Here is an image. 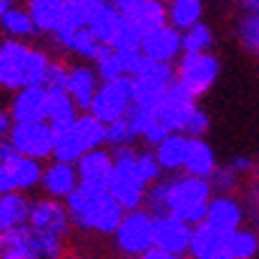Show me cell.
I'll return each mask as SVG.
<instances>
[{"instance_id": "48", "label": "cell", "mask_w": 259, "mask_h": 259, "mask_svg": "<svg viewBox=\"0 0 259 259\" xmlns=\"http://www.w3.org/2000/svg\"><path fill=\"white\" fill-rule=\"evenodd\" d=\"M208 259H232L229 254H227V250H220V252H215V254H210Z\"/></svg>"}, {"instance_id": "37", "label": "cell", "mask_w": 259, "mask_h": 259, "mask_svg": "<svg viewBox=\"0 0 259 259\" xmlns=\"http://www.w3.org/2000/svg\"><path fill=\"white\" fill-rule=\"evenodd\" d=\"M210 188L220 190V192H227L236 185V171L232 167H222V169H215V174L210 176Z\"/></svg>"}, {"instance_id": "6", "label": "cell", "mask_w": 259, "mask_h": 259, "mask_svg": "<svg viewBox=\"0 0 259 259\" xmlns=\"http://www.w3.org/2000/svg\"><path fill=\"white\" fill-rule=\"evenodd\" d=\"M113 243L123 257L139 259L155 245V215L148 208L125 213L120 227L113 234Z\"/></svg>"}, {"instance_id": "38", "label": "cell", "mask_w": 259, "mask_h": 259, "mask_svg": "<svg viewBox=\"0 0 259 259\" xmlns=\"http://www.w3.org/2000/svg\"><path fill=\"white\" fill-rule=\"evenodd\" d=\"M67 70H70V63L56 58L51 70H49V79H47V88H65L67 83Z\"/></svg>"}, {"instance_id": "21", "label": "cell", "mask_w": 259, "mask_h": 259, "mask_svg": "<svg viewBox=\"0 0 259 259\" xmlns=\"http://www.w3.org/2000/svg\"><path fill=\"white\" fill-rule=\"evenodd\" d=\"M215 169L218 167H215L213 148H210L201 137H188V153H185L183 171L188 174V176L208 181V178L215 174Z\"/></svg>"}, {"instance_id": "8", "label": "cell", "mask_w": 259, "mask_h": 259, "mask_svg": "<svg viewBox=\"0 0 259 259\" xmlns=\"http://www.w3.org/2000/svg\"><path fill=\"white\" fill-rule=\"evenodd\" d=\"M132 109V79L120 76L116 81H102L93 97L88 113L100 123L111 125L116 120L125 118Z\"/></svg>"}, {"instance_id": "20", "label": "cell", "mask_w": 259, "mask_h": 259, "mask_svg": "<svg viewBox=\"0 0 259 259\" xmlns=\"http://www.w3.org/2000/svg\"><path fill=\"white\" fill-rule=\"evenodd\" d=\"M192 227L171 215L155 218V248L169 252L171 257H183L190 250Z\"/></svg>"}, {"instance_id": "9", "label": "cell", "mask_w": 259, "mask_h": 259, "mask_svg": "<svg viewBox=\"0 0 259 259\" xmlns=\"http://www.w3.org/2000/svg\"><path fill=\"white\" fill-rule=\"evenodd\" d=\"M220 63L213 54H183L174 70V83L188 91L192 97H199L218 79Z\"/></svg>"}, {"instance_id": "26", "label": "cell", "mask_w": 259, "mask_h": 259, "mask_svg": "<svg viewBox=\"0 0 259 259\" xmlns=\"http://www.w3.org/2000/svg\"><path fill=\"white\" fill-rule=\"evenodd\" d=\"M123 19L130 23V26L137 28V32L141 35V39H144V35H148V32H153V30H157V28H162V26H167L169 23L167 5H164L162 0H151V3H146L144 7H139L137 12L123 16Z\"/></svg>"}, {"instance_id": "35", "label": "cell", "mask_w": 259, "mask_h": 259, "mask_svg": "<svg viewBox=\"0 0 259 259\" xmlns=\"http://www.w3.org/2000/svg\"><path fill=\"white\" fill-rule=\"evenodd\" d=\"M137 167H139V174H141V178L146 181L148 188L160 181L162 167H160V162H157V157H155L153 151H139L137 153Z\"/></svg>"}, {"instance_id": "5", "label": "cell", "mask_w": 259, "mask_h": 259, "mask_svg": "<svg viewBox=\"0 0 259 259\" xmlns=\"http://www.w3.org/2000/svg\"><path fill=\"white\" fill-rule=\"evenodd\" d=\"M113 153V176L109 183V194L123 206L125 213L137 210L144 206L148 185L141 178L139 167H137V148H118Z\"/></svg>"}, {"instance_id": "49", "label": "cell", "mask_w": 259, "mask_h": 259, "mask_svg": "<svg viewBox=\"0 0 259 259\" xmlns=\"http://www.w3.org/2000/svg\"><path fill=\"white\" fill-rule=\"evenodd\" d=\"M178 259H183V257H178Z\"/></svg>"}, {"instance_id": "13", "label": "cell", "mask_w": 259, "mask_h": 259, "mask_svg": "<svg viewBox=\"0 0 259 259\" xmlns=\"http://www.w3.org/2000/svg\"><path fill=\"white\" fill-rule=\"evenodd\" d=\"M49 91L47 86H30L23 91L12 93L7 111L12 123H42L47 120Z\"/></svg>"}, {"instance_id": "44", "label": "cell", "mask_w": 259, "mask_h": 259, "mask_svg": "<svg viewBox=\"0 0 259 259\" xmlns=\"http://www.w3.org/2000/svg\"><path fill=\"white\" fill-rule=\"evenodd\" d=\"M16 5H19V0H0V19H3L10 10H14Z\"/></svg>"}, {"instance_id": "34", "label": "cell", "mask_w": 259, "mask_h": 259, "mask_svg": "<svg viewBox=\"0 0 259 259\" xmlns=\"http://www.w3.org/2000/svg\"><path fill=\"white\" fill-rule=\"evenodd\" d=\"M93 67H95L97 76L102 81H116L120 79L123 74V67H120V60H118V54L113 51V49H104L102 56L93 63Z\"/></svg>"}, {"instance_id": "31", "label": "cell", "mask_w": 259, "mask_h": 259, "mask_svg": "<svg viewBox=\"0 0 259 259\" xmlns=\"http://www.w3.org/2000/svg\"><path fill=\"white\" fill-rule=\"evenodd\" d=\"M225 250L232 259H254L259 252V238L248 229H236L234 234H229Z\"/></svg>"}, {"instance_id": "43", "label": "cell", "mask_w": 259, "mask_h": 259, "mask_svg": "<svg viewBox=\"0 0 259 259\" xmlns=\"http://www.w3.org/2000/svg\"><path fill=\"white\" fill-rule=\"evenodd\" d=\"M139 259H178V257H171L169 252H164V250H160V248H155V245H153V248L148 250V252L141 254Z\"/></svg>"}, {"instance_id": "24", "label": "cell", "mask_w": 259, "mask_h": 259, "mask_svg": "<svg viewBox=\"0 0 259 259\" xmlns=\"http://www.w3.org/2000/svg\"><path fill=\"white\" fill-rule=\"evenodd\" d=\"M227 238H229V234H222L215 227H210L208 222H201V225L192 227V241H190L188 254L192 259H208L210 254L225 250Z\"/></svg>"}, {"instance_id": "17", "label": "cell", "mask_w": 259, "mask_h": 259, "mask_svg": "<svg viewBox=\"0 0 259 259\" xmlns=\"http://www.w3.org/2000/svg\"><path fill=\"white\" fill-rule=\"evenodd\" d=\"M102 79L97 76L95 67L91 63H70V70H67V83H65V91L72 97V102L76 104L81 113L88 111L93 97H95L97 88H100Z\"/></svg>"}, {"instance_id": "2", "label": "cell", "mask_w": 259, "mask_h": 259, "mask_svg": "<svg viewBox=\"0 0 259 259\" xmlns=\"http://www.w3.org/2000/svg\"><path fill=\"white\" fill-rule=\"evenodd\" d=\"M54 58L47 49L19 39H0V91L47 86Z\"/></svg>"}, {"instance_id": "10", "label": "cell", "mask_w": 259, "mask_h": 259, "mask_svg": "<svg viewBox=\"0 0 259 259\" xmlns=\"http://www.w3.org/2000/svg\"><path fill=\"white\" fill-rule=\"evenodd\" d=\"M28 227L35 229L37 234H42V236L60 238V241H70L72 229H74L65 201L49 199V197H44V194L30 201Z\"/></svg>"}, {"instance_id": "7", "label": "cell", "mask_w": 259, "mask_h": 259, "mask_svg": "<svg viewBox=\"0 0 259 259\" xmlns=\"http://www.w3.org/2000/svg\"><path fill=\"white\" fill-rule=\"evenodd\" d=\"M14 151L23 157L37 162L54 160V148H56V130L42 120V123H12L10 135L5 137Z\"/></svg>"}, {"instance_id": "3", "label": "cell", "mask_w": 259, "mask_h": 259, "mask_svg": "<svg viewBox=\"0 0 259 259\" xmlns=\"http://www.w3.org/2000/svg\"><path fill=\"white\" fill-rule=\"evenodd\" d=\"M65 206L70 213L72 227L86 234L113 236L125 218L123 206L109 194V190L79 188L65 201Z\"/></svg>"}, {"instance_id": "12", "label": "cell", "mask_w": 259, "mask_h": 259, "mask_svg": "<svg viewBox=\"0 0 259 259\" xmlns=\"http://www.w3.org/2000/svg\"><path fill=\"white\" fill-rule=\"evenodd\" d=\"M83 10V26L95 35L97 42L111 49L113 39L123 26V16L109 5V0H79Z\"/></svg>"}, {"instance_id": "30", "label": "cell", "mask_w": 259, "mask_h": 259, "mask_svg": "<svg viewBox=\"0 0 259 259\" xmlns=\"http://www.w3.org/2000/svg\"><path fill=\"white\" fill-rule=\"evenodd\" d=\"M201 16V0H169L167 5V19L169 26H174L176 30L185 32L192 26L199 23Z\"/></svg>"}, {"instance_id": "42", "label": "cell", "mask_w": 259, "mask_h": 259, "mask_svg": "<svg viewBox=\"0 0 259 259\" xmlns=\"http://www.w3.org/2000/svg\"><path fill=\"white\" fill-rule=\"evenodd\" d=\"M10 130H12L10 111H7V107H3V104H0V139H5V137L10 135Z\"/></svg>"}, {"instance_id": "28", "label": "cell", "mask_w": 259, "mask_h": 259, "mask_svg": "<svg viewBox=\"0 0 259 259\" xmlns=\"http://www.w3.org/2000/svg\"><path fill=\"white\" fill-rule=\"evenodd\" d=\"M153 153H155L157 162H160L162 171H178V169H183V164H185L188 137L181 135V132H171Z\"/></svg>"}, {"instance_id": "23", "label": "cell", "mask_w": 259, "mask_h": 259, "mask_svg": "<svg viewBox=\"0 0 259 259\" xmlns=\"http://www.w3.org/2000/svg\"><path fill=\"white\" fill-rule=\"evenodd\" d=\"M30 201L32 199L28 194H3L0 197V236L28 225Z\"/></svg>"}, {"instance_id": "39", "label": "cell", "mask_w": 259, "mask_h": 259, "mask_svg": "<svg viewBox=\"0 0 259 259\" xmlns=\"http://www.w3.org/2000/svg\"><path fill=\"white\" fill-rule=\"evenodd\" d=\"M169 135H171V132H169V130L160 123V118H155L151 125H148V127L144 130V135H141V139H144L148 146H153V148H157V146H160L162 141L167 139Z\"/></svg>"}, {"instance_id": "32", "label": "cell", "mask_w": 259, "mask_h": 259, "mask_svg": "<svg viewBox=\"0 0 259 259\" xmlns=\"http://www.w3.org/2000/svg\"><path fill=\"white\" fill-rule=\"evenodd\" d=\"M139 139L132 120L125 116V118L116 120V123L107 125V146H111V151H118V148H130Z\"/></svg>"}, {"instance_id": "22", "label": "cell", "mask_w": 259, "mask_h": 259, "mask_svg": "<svg viewBox=\"0 0 259 259\" xmlns=\"http://www.w3.org/2000/svg\"><path fill=\"white\" fill-rule=\"evenodd\" d=\"M241 220H243V210L232 197H215L210 199L208 204V213H206V220L210 227H215L218 232L222 234H232L236 229H241Z\"/></svg>"}, {"instance_id": "47", "label": "cell", "mask_w": 259, "mask_h": 259, "mask_svg": "<svg viewBox=\"0 0 259 259\" xmlns=\"http://www.w3.org/2000/svg\"><path fill=\"white\" fill-rule=\"evenodd\" d=\"M63 259H91L88 254H81V252H67Z\"/></svg>"}, {"instance_id": "11", "label": "cell", "mask_w": 259, "mask_h": 259, "mask_svg": "<svg viewBox=\"0 0 259 259\" xmlns=\"http://www.w3.org/2000/svg\"><path fill=\"white\" fill-rule=\"evenodd\" d=\"M44 164L16 153L0 162V197L3 194H28L42 183Z\"/></svg>"}, {"instance_id": "19", "label": "cell", "mask_w": 259, "mask_h": 259, "mask_svg": "<svg viewBox=\"0 0 259 259\" xmlns=\"http://www.w3.org/2000/svg\"><path fill=\"white\" fill-rule=\"evenodd\" d=\"M0 259H44V243L28 225L0 236Z\"/></svg>"}, {"instance_id": "29", "label": "cell", "mask_w": 259, "mask_h": 259, "mask_svg": "<svg viewBox=\"0 0 259 259\" xmlns=\"http://www.w3.org/2000/svg\"><path fill=\"white\" fill-rule=\"evenodd\" d=\"M104 49L107 47H104L102 42H97L95 35H93L88 28H79V30L67 39V44L63 47V51L65 54H70V56H74L79 63H91L93 65L100 56H102Z\"/></svg>"}, {"instance_id": "4", "label": "cell", "mask_w": 259, "mask_h": 259, "mask_svg": "<svg viewBox=\"0 0 259 259\" xmlns=\"http://www.w3.org/2000/svg\"><path fill=\"white\" fill-rule=\"evenodd\" d=\"M107 146V125L93 118L88 111L79 113L74 123L56 130L54 160L76 164L83 155Z\"/></svg>"}, {"instance_id": "27", "label": "cell", "mask_w": 259, "mask_h": 259, "mask_svg": "<svg viewBox=\"0 0 259 259\" xmlns=\"http://www.w3.org/2000/svg\"><path fill=\"white\" fill-rule=\"evenodd\" d=\"M0 30L5 35V39H19V42H28L37 35V28L32 21L30 12L26 5H16L10 10L3 19H0Z\"/></svg>"}, {"instance_id": "25", "label": "cell", "mask_w": 259, "mask_h": 259, "mask_svg": "<svg viewBox=\"0 0 259 259\" xmlns=\"http://www.w3.org/2000/svg\"><path fill=\"white\" fill-rule=\"evenodd\" d=\"M49 91V109H47V123L54 130H63L70 123H74L79 116V109L72 102L65 88H47Z\"/></svg>"}, {"instance_id": "45", "label": "cell", "mask_w": 259, "mask_h": 259, "mask_svg": "<svg viewBox=\"0 0 259 259\" xmlns=\"http://www.w3.org/2000/svg\"><path fill=\"white\" fill-rule=\"evenodd\" d=\"M232 169H234V171H248V169H250V160H248V157H236Z\"/></svg>"}, {"instance_id": "16", "label": "cell", "mask_w": 259, "mask_h": 259, "mask_svg": "<svg viewBox=\"0 0 259 259\" xmlns=\"http://www.w3.org/2000/svg\"><path fill=\"white\" fill-rule=\"evenodd\" d=\"M74 167L79 174V188L109 190L113 176V153L107 148H97L81 157Z\"/></svg>"}, {"instance_id": "46", "label": "cell", "mask_w": 259, "mask_h": 259, "mask_svg": "<svg viewBox=\"0 0 259 259\" xmlns=\"http://www.w3.org/2000/svg\"><path fill=\"white\" fill-rule=\"evenodd\" d=\"M245 5L252 10V14H259V0H245Z\"/></svg>"}, {"instance_id": "1", "label": "cell", "mask_w": 259, "mask_h": 259, "mask_svg": "<svg viewBox=\"0 0 259 259\" xmlns=\"http://www.w3.org/2000/svg\"><path fill=\"white\" fill-rule=\"evenodd\" d=\"M210 192L213 188L208 181L183 174V176L157 181L155 185H151L144 204L155 218L171 215L190 227H197L206 220Z\"/></svg>"}, {"instance_id": "41", "label": "cell", "mask_w": 259, "mask_h": 259, "mask_svg": "<svg viewBox=\"0 0 259 259\" xmlns=\"http://www.w3.org/2000/svg\"><path fill=\"white\" fill-rule=\"evenodd\" d=\"M146 3H151V0H109V5L118 12L120 16L132 14V12H137L139 7H144Z\"/></svg>"}, {"instance_id": "36", "label": "cell", "mask_w": 259, "mask_h": 259, "mask_svg": "<svg viewBox=\"0 0 259 259\" xmlns=\"http://www.w3.org/2000/svg\"><path fill=\"white\" fill-rule=\"evenodd\" d=\"M241 39L250 51H259V14H250L243 19Z\"/></svg>"}, {"instance_id": "40", "label": "cell", "mask_w": 259, "mask_h": 259, "mask_svg": "<svg viewBox=\"0 0 259 259\" xmlns=\"http://www.w3.org/2000/svg\"><path fill=\"white\" fill-rule=\"evenodd\" d=\"M208 130V116H206L204 111H201L199 107H197V111L192 113V118H190V123L185 125V137H201Z\"/></svg>"}, {"instance_id": "14", "label": "cell", "mask_w": 259, "mask_h": 259, "mask_svg": "<svg viewBox=\"0 0 259 259\" xmlns=\"http://www.w3.org/2000/svg\"><path fill=\"white\" fill-rule=\"evenodd\" d=\"M197 111V104H194V97L190 95L188 91L178 86V83H171V88L167 91L162 104L157 107V118L169 132H185V125L190 123L192 113Z\"/></svg>"}, {"instance_id": "15", "label": "cell", "mask_w": 259, "mask_h": 259, "mask_svg": "<svg viewBox=\"0 0 259 259\" xmlns=\"http://www.w3.org/2000/svg\"><path fill=\"white\" fill-rule=\"evenodd\" d=\"M39 190L44 192V197L56 201H67L72 194L79 190V174H76L74 164L58 160H49L44 164L42 171V183Z\"/></svg>"}, {"instance_id": "33", "label": "cell", "mask_w": 259, "mask_h": 259, "mask_svg": "<svg viewBox=\"0 0 259 259\" xmlns=\"http://www.w3.org/2000/svg\"><path fill=\"white\" fill-rule=\"evenodd\" d=\"M210 44H213V32L204 23H197L183 32V54H206Z\"/></svg>"}, {"instance_id": "18", "label": "cell", "mask_w": 259, "mask_h": 259, "mask_svg": "<svg viewBox=\"0 0 259 259\" xmlns=\"http://www.w3.org/2000/svg\"><path fill=\"white\" fill-rule=\"evenodd\" d=\"M141 54L155 63H171L174 58L183 56V32L174 26H162L157 30L144 35L141 39Z\"/></svg>"}]
</instances>
